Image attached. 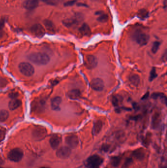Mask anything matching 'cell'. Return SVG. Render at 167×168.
I'll return each mask as SVG.
<instances>
[{
  "mask_svg": "<svg viewBox=\"0 0 167 168\" xmlns=\"http://www.w3.org/2000/svg\"><path fill=\"white\" fill-rule=\"evenodd\" d=\"M29 60L38 65H46L50 61L49 56L44 53H33L28 56Z\"/></svg>",
  "mask_w": 167,
  "mask_h": 168,
  "instance_id": "obj_1",
  "label": "cell"
},
{
  "mask_svg": "<svg viewBox=\"0 0 167 168\" xmlns=\"http://www.w3.org/2000/svg\"><path fill=\"white\" fill-rule=\"evenodd\" d=\"M83 15L80 13H77L72 17L64 20L63 21V24L67 27H72L79 24L82 21H83Z\"/></svg>",
  "mask_w": 167,
  "mask_h": 168,
  "instance_id": "obj_2",
  "label": "cell"
},
{
  "mask_svg": "<svg viewBox=\"0 0 167 168\" xmlns=\"http://www.w3.org/2000/svg\"><path fill=\"white\" fill-rule=\"evenodd\" d=\"M104 162V159L99 155L95 154L88 158L86 166L88 168H100Z\"/></svg>",
  "mask_w": 167,
  "mask_h": 168,
  "instance_id": "obj_3",
  "label": "cell"
},
{
  "mask_svg": "<svg viewBox=\"0 0 167 168\" xmlns=\"http://www.w3.org/2000/svg\"><path fill=\"white\" fill-rule=\"evenodd\" d=\"M133 38L139 45L144 46L148 43L149 39V36L146 33H143L140 31H137L134 33Z\"/></svg>",
  "mask_w": 167,
  "mask_h": 168,
  "instance_id": "obj_4",
  "label": "cell"
},
{
  "mask_svg": "<svg viewBox=\"0 0 167 168\" xmlns=\"http://www.w3.org/2000/svg\"><path fill=\"white\" fill-rule=\"evenodd\" d=\"M47 134V129L41 125L35 126L32 132L33 138L36 141H41L44 139Z\"/></svg>",
  "mask_w": 167,
  "mask_h": 168,
  "instance_id": "obj_5",
  "label": "cell"
},
{
  "mask_svg": "<svg viewBox=\"0 0 167 168\" xmlns=\"http://www.w3.org/2000/svg\"><path fill=\"white\" fill-rule=\"evenodd\" d=\"M24 153L22 149L14 148L12 149L8 154V159L13 162H19L23 157Z\"/></svg>",
  "mask_w": 167,
  "mask_h": 168,
  "instance_id": "obj_6",
  "label": "cell"
},
{
  "mask_svg": "<svg viewBox=\"0 0 167 168\" xmlns=\"http://www.w3.org/2000/svg\"><path fill=\"white\" fill-rule=\"evenodd\" d=\"M20 71L24 75L30 77L34 73V68L33 65L30 63L23 62L19 65Z\"/></svg>",
  "mask_w": 167,
  "mask_h": 168,
  "instance_id": "obj_7",
  "label": "cell"
},
{
  "mask_svg": "<svg viewBox=\"0 0 167 168\" xmlns=\"http://www.w3.org/2000/svg\"><path fill=\"white\" fill-rule=\"evenodd\" d=\"M71 154V150L67 147H62L58 149L56 153L57 157L61 159H67Z\"/></svg>",
  "mask_w": 167,
  "mask_h": 168,
  "instance_id": "obj_8",
  "label": "cell"
},
{
  "mask_svg": "<svg viewBox=\"0 0 167 168\" xmlns=\"http://www.w3.org/2000/svg\"><path fill=\"white\" fill-rule=\"evenodd\" d=\"M90 85L91 88L96 91H101L104 90V84L103 80L98 78L92 79Z\"/></svg>",
  "mask_w": 167,
  "mask_h": 168,
  "instance_id": "obj_9",
  "label": "cell"
},
{
  "mask_svg": "<svg viewBox=\"0 0 167 168\" xmlns=\"http://www.w3.org/2000/svg\"><path fill=\"white\" fill-rule=\"evenodd\" d=\"M31 31L33 35L38 38H42L45 34L44 27L39 24H36L33 25L31 27Z\"/></svg>",
  "mask_w": 167,
  "mask_h": 168,
  "instance_id": "obj_10",
  "label": "cell"
},
{
  "mask_svg": "<svg viewBox=\"0 0 167 168\" xmlns=\"http://www.w3.org/2000/svg\"><path fill=\"white\" fill-rule=\"evenodd\" d=\"M97 59L93 55H89L85 58L84 60V65L89 69H92L97 65Z\"/></svg>",
  "mask_w": 167,
  "mask_h": 168,
  "instance_id": "obj_11",
  "label": "cell"
},
{
  "mask_svg": "<svg viewBox=\"0 0 167 168\" xmlns=\"http://www.w3.org/2000/svg\"><path fill=\"white\" fill-rule=\"evenodd\" d=\"M65 141L67 144L72 149H75L78 147L79 141L78 137L75 135H70L66 137Z\"/></svg>",
  "mask_w": 167,
  "mask_h": 168,
  "instance_id": "obj_12",
  "label": "cell"
},
{
  "mask_svg": "<svg viewBox=\"0 0 167 168\" xmlns=\"http://www.w3.org/2000/svg\"><path fill=\"white\" fill-rule=\"evenodd\" d=\"M50 144L53 149H57L61 142V136L58 134H54L52 136L49 140Z\"/></svg>",
  "mask_w": 167,
  "mask_h": 168,
  "instance_id": "obj_13",
  "label": "cell"
},
{
  "mask_svg": "<svg viewBox=\"0 0 167 168\" xmlns=\"http://www.w3.org/2000/svg\"><path fill=\"white\" fill-rule=\"evenodd\" d=\"M38 5V0H26L23 3L24 8L28 10L35 9Z\"/></svg>",
  "mask_w": 167,
  "mask_h": 168,
  "instance_id": "obj_14",
  "label": "cell"
},
{
  "mask_svg": "<svg viewBox=\"0 0 167 168\" xmlns=\"http://www.w3.org/2000/svg\"><path fill=\"white\" fill-rule=\"evenodd\" d=\"M61 101H62V99L60 97H53L51 100V107L52 109L55 111L59 110Z\"/></svg>",
  "mask_w": 167,
  "mask_h": 168,
  "instance_id": "obj_15",
  "label": "cell"
},
{
  "mask_svg": "<svg viewBox=\"0 0 167 168\" xmlns=\"http://www.w3.org/2000/svg\"><path fill=\"white\" fill-rule=\"evenodd\" d=\"M79 31L82 35L86 37H90L91 35V30L89 25L84 23L82 25L79 29Z\"/></svg>",
  "mask_w": 167,
  "mask_h": 168,
  "instance_id": "obj_16",
  "label": "cell"
},
{
  "mask_svg": "<svg viewBox=\"0 0 167 168\" xmlns=\"http://www.w3.org/2000/svg\"><path fill=\"white\" fill-rule=\"evenodd\" d=\"M132 155L136 159L139 160L141 161L144 159L145 156V151L144 149L140 148L137 150H135L132 153Z\"/></svg>",
  "mask_w": 167,
  "mask_h": 168,
  "instance_id": "obj_17",
  "label": "cell"
},
{
  "mask_svg": "<svg viewBox=\"0 0 167 168\" xmlns=\"http://www.w3.org/2000/svg\"><path fill=\"white\" fill-rule=\"evenodd\" d=\"M67 96L71 99H78L81 97V92L78 89H73L68 92Z\"/></svg>",
  "mask_w": 167,
  "mask_h": 168,
  "instance_id": "obj_18",
  "label": "cell"
},
{
  "mask_svg": "<svg viewBox=\"0 0 167 168\" xmlns=\"http://www.w3.org/2000/svg\"><path fill=\"white\" fill-rule=\"evenodd\" d=\"M161 121V119L159 114L158 113L154 114L152 118V127L154 129H156L158 127L160 124Z\"/></svg>",
  "mask_w": 167,
  "mask_h": 168,
  "instance_id": "obj_19",
  "label": "cell"
},
{
  "mask_svg": "<svg viewBox=\"0 0 167 168\" xmlns=\"http://www.w3.org/2000/svg\"><path fill=\"white\" fill-rule=\"evenodd\" d=\"M22 104L21 101L20 99L16 98H14L12 99L10 102H9V104H8V107H9V109L11 110H14L18 108Z\"/></svg>",
  "mask_w": 167,
  "mask_h": 168,
  "instance_id": "obj_20",
  "label": "cell"
},
{
  "mask_svg": "<svg viewBox=\"0 0 167 168\" xmlns=\"http://www.w3.org/2000/svg\"><path fill=\"white\" fill-rule=\"evenodd\" d=\"M103 124L101 120H98L96 121L94 124L93 133L94 135H97L100 133L102 129Z\"/></svg>",
  "mask_w": 167,
  "mask_h": 168,
  "instance_id": "obj_21",
  "label": "cell"
},
{
  "mask_svg": "<svg viewBox=\"0 0 167 168\" xmlns=\"http://www.w3.org/2000/svg\"><path fill=\"white\" fill-rule=\"evenodd\" d=\"M123 101V98L119 94H115L112 97L111 101L114 106H118L122 104Z\"/></svg>",
  "mask_w": 167,
  "mask_h": 168,
  "instance_id": "obj_22",
  "label": "cell"
},
{
  "mask_svg": "<svg viewBox=\"0 0 167 168\" xmlns=\"http://www.w3.org/2000/svg\"><path fill=\"white\" fill-rule=\"evenodd\" d=\"M130 81L134 86H138L140 84V77L138 75L132 74L130 76Z\"/></svg>",
  "mask_w": 167,
  "mask_h": 168,
  "instance_id": "obj_23",
  "label": "cell"
},
{
  "mask_svg": "<svg viewBox=\"0 0 167 168\" xmlns=\"http://www.w3.org/2000/svg\"><path fill=\"white\" fill-rule=\"evenodd\" d=\"M97 15H99L97 20L99 22L101 23H105L108 21L109 17L108 15L104 13L103 12H98L96 13Z\"/></svg>",
  "mask_w": 167,
  "mask_h": 168,
  "instance_id": "obj_24",
  "label": "cell"
},
{
  "mask_svg": "<svg viewBox=\"0 0 167 168\" xmlns=\"http://www.w3.org/2000/svg\"><path fill=\"white\" fill-rule=\"evenodd\" d=\"M148 15H149V12L144 8L140 9L138 12L137 16L141 19H145L148 17Z\"/></svg>",
  "mask_w": 167,
  "mask_h": 168,
  "instance_id": "obj_25",
  "label": "cell"
},
{
  "mask_svg": "<svg viewBox=\"0 0 167 168\" xmlns=\"http://www.w3.org/2000/svg\"><path fill=\"white\" fill-rule=\"evenodd\" d=\"M9 117V113L5 110H0V122L6 121Z\"/></svg>",
  "mask_w": 167,
  "mask_h": 168,
  "instance_id": "obj_26",
  "label": "cell"
},
{
  "mask_svg": "<svg viewBox=\"0 0 167 168\" xmlns=\"http://www.w3.org/2000/svg\"><path fill=\"white\" fill-rule=\"evenodd\" d=\"M121 160V158L120 156H112L111 158L110 162L111 164L113 167H117L119 166Z\"/></svg>",
  "mask_w": 167,
  "mask_h": 168,
  "instance_id": "obj_27",
  "label": "cell"
},
{
  "mask_svg": "<svg viewBox=\"0 0 167 168\" xmlns=\"http://www.w3.org/2000/svg\"><path fill=\"white\" fill-rule=\"evenodd\" d=\"M152 97L154 99H156L157 98H161L162 99V100L163 101V102H164V104H165L167 102L166 96L162 93H154L152 95Z\"/></svg>",
  "mask_w": 167,
  "mask_h": 168,
  "instance_id": "obj_28",
  "label": "cell"
},
{
  "mask_svg": "<svg viewBox=\"0 0 167 168\" xmlns=\"http://www.w3.org/2000/svg\"><path fill=\"white\" fill-rule=\"evenodd\" d=\"M44 24L45 25V26L48 30H49L50 31H55V26L51 21H49V20H46L45 21H44Z\"/></svg>",
  "mask_w": 167,
  "mask_h": 168,
  "instance_id": "obj_29",
  "label": "cell"
},
{
  "mask_svg": "<svg viewBox=\"0 0 167 168\" xmlns=\"http://www.w3.org/2000/svg\"><path fill=\"white\" fill-rule=\"evenodd\" d=\"M160 43L159 41H155L153 44V47L152 48V52L153 54H156L158 51L159 48Z\"/></svg>",
  "mask_w": 167,
  "mask_h": 168,
  "instance_id": "obj_30",
  "label": "cell"
},
{
  "mask_svg": "<svg viewBox=\"0 0 167 168\" xmlns=\"http://www.w3.org/2000/svg\"><path fill=\"white\" fill-rule=\"evenodd\" d=\"M44 3L50 5H56L59 3L60 0H42Z\"/></svg>",
  "mask_w": 167,
  "mask_h": 168,
  "instance_id": "obj_31",
  "label": "cell"
},
{
  "mask_svg": "<svg viewBox=\"0 0 167 168\" xmlns=\"http://www.w3.org/2000/svg\"><path fill=\"white\" fill-rule=\"evenodd\" d=\"M157 75L156 69L155 68H153L152 71H150V75H149V81H153L157 77Z\"/></svg>",
  "mask_w": 167,
  "mask_h": 168,
  "instance_id": "obj_32",
  "label": "cell"
},
{
  "mask_svg": "<svg viewBox=\"0 0 167 168\" xmlns=\"http://www.w3.org/2000/svg\"><path fill=\"white\" fill-rule=\"evenodd\" d=\"M6 136V130L5 129H0V143L4 141Z\"/></svg>",
  "mask_w": 167,
  "mask_h": 168,
  "instance_id": "obj_33",
  "label": "cell"
},
{
  "mask_svg": "<svg viewBox=\"0 0 167 168\" xmlns=\"http://www.w3.org/2000/svg\"><path fill=\"white\" fill-rule=\"evenodd\" d=\"M110 145L107 144V143H104V144H103L101 146V151L107 153L110 149Z\"/></svg>",
  "mask_w": 167,
  "mask_h": 168,
  "instance_id": "obj_34",
  "label": "cell"
},
{
  "mask_svg": "<svg viewBox=\"0 0 167 168\" xmlns=\"http://www.w3.org/2000/svg\"><path fill=\"white\" fill-rule=\"evenodd\" d=\"M76 2V0H71V1H69L66 2L64 4V5L65 7H71V6L74 5Z\"/></svg>",
  "mask_w": 167,
  "mask_h": 168,
  "instance_id": "obj_35",
  "label": "cell"
},
{
  "mask_svg": "<svg viewBox=\"0 0 167 168\" xmlns=\"http://www.w3.org/2000/svg\"><path fill=\"white\" fill-rule=\"evenodd\" d=\"M132 160L131 158H127V159L126 160V162H125V163H124V168H127L128 166L131 164V163H132Z\"/></svg>",
  "mask_w": 167,
  "mask_h": 168,
  "instance_id": "obj_36",
  "label": "cell"
},
{
  "mask_svg": "<svg viewBox=\"0 0 167 168\" xmlns=\"http://www.w3.org/2000/svg\"><path fill=\"white\" fill-rule=\"evenodd\" d=\"M9 97L11 98L12 99H14V98H16L17 96V93H11L9 95Z\"/></svg>",
  "mask_w": 167,
  "mask_h": 168,
  "instance_id": "obj_37",
  "label": "cell"
},
{
  "mask_svg": "<svg viewBox=\"0 0 167 168\" xmlns=\"http://www.w3.org/2000/svg\"><path fill=\"white\" fill-rule=\"evenodd\" d=\"M3 35V27L0 24V38H1Z\"/></svg>",
  "mask_w": 167,
  "mask_h": 168,
  "instance_id": "obj_38",
  "label": "cell"
},
{
  "mask_svg": "<svg viewBox=\"0 0 167 168\" xmlns=\"http://www.w3.org/2000/svg\"><path fill=\"white\" fill-rule=\"evenodd\" d=\"M77 5L79 7H82V6H83V7H87V5H86L85 4H83V3H78L77 4Z\"/></svg>",
  "mask_w": 167,
  "mask_h": 168,
  "instance_id": "obj_39",
  "label": "cell"
},
{
  "mask_svg": "<svg viewBox=\"0 0 167 168\" xmlns=\"http://www.w3.org/2000/svg\"><path fill=\"white\" fill-rule=\"evenodd\" d=\"M149 92H148V93H146V94L145 95H144V97H143V99H145V98H146L148 97V96H149Z\"/></svg>",
  "mask_w": 167,
  "mask_h": 168,
  "instance_id": "obj_40",
  "label": "cell"
},
{
  "mask_svg": "<svg viewBox=\"0 0 167 168\" xmlns=\"http://www.w3.org/2000/svg\"><path fill=\"white\" fill-rule=\"evenodd\" d=\"M93 1H94L100 2L102 1V0H93Z\"/></svg>",
  "mask_w": 167,
  "mask_h": 168,
  "instance_id": "obj_41",
  "label": "cell"
},
{
  "mask_svg": "<svg viewBox=\"0 0 167 168\" xmlns=\"http://www.w3.org/2000/svg\"><path fill=\"white\" fill-rule=\"evenodd\" d=\"M48 168V167H41V168Z\"/></svg>",
  "mask_w": 167,
  "mask_h": 168,
  "instance_id": "obj_42",
  "label": "cell"
},
{
  "mask_svg": "<svg viewBox=\"0 0 167 168\" xmlns=\"http://www.w3.org/2000/svg\"><path fill=\"white\" fill-rule=\"evenodd\" d=\"M0 168H2V167H0Z\"/></svg>",
  "mask_w": 167,
  "mask_h": 168,
  "instance_id": "obj_43",
  "label": "cell"
}]
</instances>
